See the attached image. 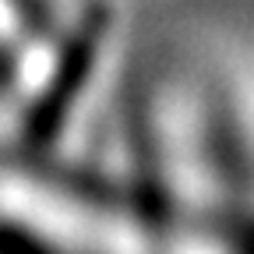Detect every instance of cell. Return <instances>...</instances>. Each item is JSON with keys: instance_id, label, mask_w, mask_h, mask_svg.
<instances>
[{"instance_id": "cell-1", "label": "cell", "mask_w": 254, "mask_h": 254, "mask_svg": "<svg viewBox=\"0 0 254 254\" xmlns=\"http://www.w3.org/2000/svg\"><path fill=\"white\" fill-rule=\"evenodd\" d=\"M106 25H110L106 7H92L81 18L78 32L71 36V43L64 46L60 67L50 78V88L39 95V103L32 106V117H28V127H25V134H28L32 145H43V141H50L60 131L64 117H67V110L74 106L78 92H81V85H85V78L92 71V64H95L99 43L106 36Z\"/></svg>"}, {"instance_id": "cell-2", "label": "cell", "mask_w": 254, "mask_h": 254, "mask_svg": "<svg viewBox=\"0 0 254 254\" xmlns=\"http://www.w3.org/2000/svg\"><path fill=\"white\" fill-rule=\"evenodd\" d=\"M0 254H50V251H43L32 237H25V233L0 222Z\"/></svg>"}, {"instance_id": "cell-3", "label": "cell", "mask_w": 254, "mask_h": 254, "mask_svg": "<svg viewBox=\"0 0 254 254\" xmlns=\"http://www.w3.org/2000/svg\"><path fill=\"white\" fill-rule=\"evenodd\" d=\"M11 7L25 18V21H32V25H43L46 18H43V4L39 0H11Z\"/></svg>"}]
</instances>
